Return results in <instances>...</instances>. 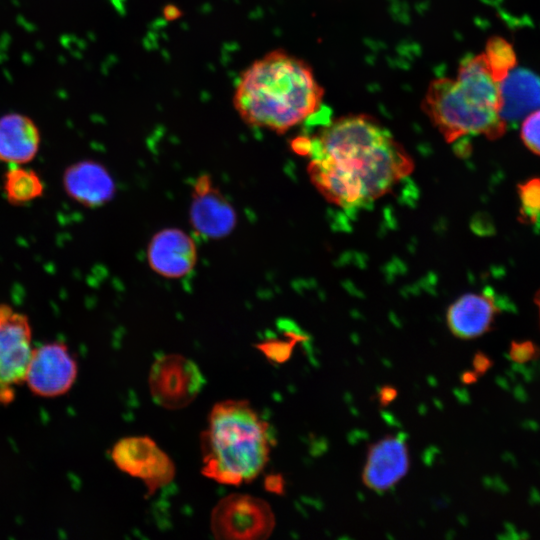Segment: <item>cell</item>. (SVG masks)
Returning <instances> with one entry per match:
<instances>
[{"instance_id": "6da1fadb", "label": "cell", "mask_w": 540, "mask_h": 540, "mask_svg": "<svg viewBox=\"0 0 540 540\" xmlns=\"http://www.w3.org/2000/svg\"><path fill=\"white\" fill-rule=\"evenodd\" d=\"M292 148L307 156L314 187L345 210L366 207L385 196L414 169V162L392 133L374 117H338Z\"/></svg>"}, {"instance_id": "7a4b0ae2", "label": "cell", "mask_w": 540, "mask_h": 540, "mask_svg": "<svg viewBox=\"0 0 540 540\" xmlns=\"http://www.w3.org/2000/svg\"><path fill=\"white\" fill-rule=\"evenodd\" d=\"M323 96L306 61L275 49L241 72L232 103L248 126L284 134L317 113Z\"/></svg>"}, {"instance_id": "3957f363", "label": "cell", "mask_w": 540, "mask_h": 540, "mask_svg": "<svg viewBox=\"0 0 540 540\" xmlns=\"http://www.w3.org/2000/svg\"><path fill=\"white\" fill-rule=\"evenodd\" d=\"M501 95L484 53L468 56L455 78L431 81L422 109L448 143L470 135L490 140L503 136L507 123L500 116Z\"/></svg>"}, {"instance_id": "277c9868", "label": "cell", "mask_w": 540, "mask_h": 540, "mask_svg": "<svg viewBox=\"0 0 540 540\" xmlns=\"http://www.w3.org/2000/svg\"><path fill=\"white\" fill-rule=\"evenodd\" d=\"M200 447L203 475L226 485L250 482L269 460L268 424L246 400L218 402L201 433Z\"/></svg>"}, {"instance_id": "5b68a950", "label": "cell", "mask_w": 540, "mask_h": 540, "mask_svg": "<svg viewBox=\"0 0 540 540\" xmlns=\"http://www.w3.org/2000/svg\"><path fill=\"white\" fill-rule=\"evenodd\" d=\"M210 523L217 539L261 540L272 533L275 518L264 500L247 494H231L214 507Z\"/></svg>"}, {"instance_id": "8992f818", "label": "cell", "mask_w": 540, "mask_h": 540, "mask_svg": "<svg viewBox=\"0 0 540 540\" xmlns=\"http://www.w3.org/2000/svg\"><path fill=\"white\" fill-rule=\"evenodd\" d=\"M148 382L155 403L166 409L177 410L194 401L205 384V378L191 359L179 354H167L153 362Z\"/></svg>"}, {"instance_id": "52a82bcc", "label": "cell", "mask_w": 540, "mask_h": 540, "mask_svg": "<svg viewBox=\"0 0 540 540\" xmlns=\"http://www.w3.org/2000/svg\"><path fill=\"white\" fill-rule=\"evenodd\" d=\"M111 457L121 471L142 480L149 495L169 484L175 476L173 461L146 436L120 439L114 444Z\"/></svg>"}, {"instance_id": "ba28073f", "label": "cell", "mask_w": 540, "mask_h": 540, "mask_svg": "<svg viewBox=\"0 0 540 540\" xmlns=\"http://www.w3.org/2000/svg\"><path fill=\"white\" fill-rule=\"evenodd\" d=\"M78 364L63 342H49L33 348L25 383L40 397L55 398L66 394L74 385Z\"/></svg>"}, {"instance_id": "9c48e42d", "label": "cell", "mask_w": 540, "mask_h": 540, "mask_svg": "<svg viewBox=\"0 0 540 540\" xmlns=\"http://www.w3.org/2000/svg\"><path fill=\"white\" fill-rule=\"evenodd\" d=\"M33 348L29 318L0 304V392L25 381Z\"/></svg>"}, {"instance_id": "30bf717a", "label": "cell", "mask_w": 540, "mask_h": 540, "mask_svg": "<svg viewBox=\"0 0 540 540\" xmlns=\"http://www.w3.org/2000/svg\"><path fill=\"white\" fill-rule=\"evenodd\" d=\"M189 217L195 232L205 239L224 238L237 224L234 207L214 187L209 175H201L194 181Z\"/></svg>"}, {"instance_id": "8fae6325", "label": "cell", "mask_w": 540, "mask_h": 540, "mask_svg": "<svg viewBox=\"0 0 540 540\" xmlns=\"http://www.w3.org/2000/svg\"><path fill=\"white\" fill-rule=\"evenodd\" d=\"M147 262L156 274L168 279H180L194 269L198 253L195 241L179 228H164L150 239Z\"/></svg>"}, {"instance_id": "7c38bea8", "label": "cell", "mask_w": 540, "mask_h": 540, "mask_svg": "<svg viewBox=\"0 0 540 540\" xmlns=\"http://www.w3.org/2000/svg\"><path fill=\"white\" fill-rule=\"evenodd\" d=\"M409 451L403 436L388 435L369 446L362 481L370 490L383 493L408 472Z\"/></svg>"}, {"instance_id": "4fadbf2b", "label": "cell", "mask_w": 540, "mask_h": 540, "mask_svg": "<svg viewBox=\"0 0 540 540\" xmlns=\"http://www.w3.org/2000/svg\"><path fill=\"white\" fill-rule=\"evenodd\" d=\"M63 188L71 199L88 208L109 203L116 193L112 175L94 160H82L68 166L63 174Z\"/></svg>"}, {"instance_id": "5bb4252c", "label": "cell", "mask_w": 540, "mask_h": 540, "mask_svg": "<svg viewBox=\"0 0 540 540\" xmlns=\"http://www.w3.org/2000/svg\"><path fill=\"white\" fill-rule=\"evenodd\" d=\"M498 311L491 293H466L450 304L447 325L457 338L474 339L490 330Z\"/></svg>"}, {"instance_id": "9a60e30c", "label": "cell", "mask_w": 540, "mask_h": 540, "mask_svg": "<svg viewBox=\"0 0 540 540\" xmlns=\"http://www.w3.org/2000/svg\"><path fill=\"white\" fill-rule=\"evenodd\" d=\"M41 136L35 122L20 113L0 117V160L12 165L32 161L40 148Z\"/></svg>"}, {"instance_id": "2e32d148", "label": "cell", "mask_w": 540, "mask_h": 540, "mask_svg": "<svg viewBox=\"0 0 540 540\" xmlns=\"http://www.w3.org/2000/svg\"><path fill=\"white\" fill-rule=\"evenodd\" d=\"M500 116L507 123L526 117L540 108V78L526 69H516L499 83Z\"/></svg>"}, {"instance_id": "e0dca14e", "label": "cell", "mask_w": 540, "mask_h": 540, "mask_svg": "<svg viewBox=\"0 0 540 540\" xmlns=\"http://www.w3.org/2000/svg\"><path fill=\"white\" fill-rule=\"evenodd\" d=\"M3 191L10 204L23 205L39 198L44 192V184L34 170L14 165L4 174Z\"/></svg>"}, {"instance_id": "ac0fdd59", "label": "cell", "mask_w": 540, "mask_h": 540, "mask_svg": "<svg viewBox=\"0 0 540 540\" xmlns=\"http://www.w3.org/2000/svg\"><path fill=\"white\" fill-rule=\"evenodd\" d=\"M494 79L500 83L517 63L512 45L500 36L489 38L484 52Z\"/></svg>"}, {"instance_id": "d6986e66", "label": "cell", "mask_w": 540, "mask_h": 540, "mask_svg": "<svg viewBox=\"0 0 540 540\" xmlns=\"http://www.w3.org/2000/svg\"><path fill=\"white\" fill-rule=\"evenodd\" d=\"M520 218L527 223L540 219V178H532L518 185Z\"/></svg>"}, {"instance_id": "ffe728a7", "label": "cell", "mask_w": 540, "mask_h": 540, "mask_svg": "<svg viewBox=\"0 0 540 540\" xmlns=\"http://www.w3.org/2000/svg\"><path fill=\"white\" fill-rule=\"evenodd\" d=\"M520 136L525 146L540 156V108L529 113L523 120Z\"/></svg>"}, {"instance_id": "44dd1931", "label": "cell", "mask_w": 540, "mask_h": 540, "mask_svg": "<svg viewBox=\"0 0 540 540\" xmlns=\"http://www.w3.org/2000/svg\"><path fill=\"white\" fill-rule=\"evenodd\" d=\"M536 354V348L532 342H513L510 349V356L514 361L526 362Z\"/></svg>"}, {"instance_id": "7402d4cb", "label": "cell", "mask_w": 540, "mask_h": 540, "mask_svg": "<svg viewBox=\"0 0 540 540\" xmlns=\"http://www.w3.org/2000/svg\"><path fill=\"white\" fill-rule=\"evenodd\" d=\"M387 392L388 393H386V389H384L381 393V401L384 403L391 401L395 397L394 389H388Z\"/></svg>"}, {"instance_id": "603a6c76", "label": "cell", "mask_w": 540, "mask_h": 540, "mask_svg": "<svg viewBox=\"0 0 540 540\" xmlns=\"http://www.w3.org/2000/svg\"><path fill=\"white\" fill-rule=\"evenodd\" d=\"M535 303H536V305L538 307L539 315H540V289L536 292Z\"/></svg>"}]
</instances>
